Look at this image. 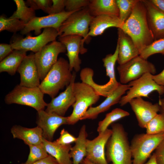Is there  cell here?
I'll return each instance as SVG.
<instances>
[{
  "mask_svg": "<svg viewBox=\"0 0 164 164\" xmlns=\"http://www.w3.org/2000/svg\"><path fill=\"white\" fill-rule=\"evenodd\" d=\"M17 71L20 75V85L28 87H39L40 79L35 61L34 53H31L25 56Z\"/></svg>",
  "mask_w": 164,
  "mask_h": 164,
  "instance_id": "ac0fdd59",
  "label": "cell"
},
{
  "mask_svg": "<svg viewBox=\"0 0 164 164\" xmlns=\"http://www.w3.org/2000/svg\"><path fill=\"white\" fill-rule=\"evenodd\" d=\"M26 52L14 50L0 62V72H6L11 75H14L23 59Z\"/></svg>",
  "mask_w": 164,
  "mask_h": 164,
  "instance_id": "83f0119b",
  "label": "cell"
},
{
  "mask_svg": "<svg viewBox=\"0 0 164 164\" xmlns=\"http://www.w3.org/2000/svg\"><path fill=\"white\" fill-rule=\"evenodd\" d=\"M87 7L91 14L94 17L108 15L119 17V10L115 0H90Z\"/></svg>",
  "mask_w": 164,
  "mask_h": 164,
  "instance_id": "484cf974",
  "label": "cell"
},
{
  "mask_svg": "<svg viewBox=\"0 0 164 164\" xmlns=\"http://www.w3.org/2000/svg\"><path fill=\"white\" fill-rule=\"evenodd\" d=\"M49 15L60 13L65 11V0H52Z\"/></svg>",
  "mask_w": 164,
  "mask_h": 164,
  "instance_id": "f35d334b",
  "label": "cell"
},
{
  "mask_svg": "<svg viewBox=\"0 0 164 164\" xmlns=\"http://www.w3.org/2000/svg\"><path fill=\"white\" fill-rule=\"evenodd\" d=\"M150 1L157 9L164 12V0H151Z\"/></svg>",
  "mask_w": 164,
  "mask_h": 164,
  "instance_id": "ee69618b",
  "label": "cell"
},
{
  "mask_svg": "<svg viewBox=\"0 0 164 164\" xmlns=\"http://www.w3.org/2000/svg\"><path fill=\"white\" fill-rule=\"evenodd\" d=\"M77 139V138L63 128L61 131L60 137L54 141L59 144L66 145L75 142Z\"/></svg>",
  "mask_w": 164,
  "mask_h": 164,
  "instance_id": "74e56055",
  "label": "cell"
},
{
  "mask_svg": "<svg viewBox=\"0 0 164 164\" xmlns=\"http://www.w3.org/2000/svg\"><path fill=\"white\" fill-rule=\"evenodd\" d=\"M111 127L112 133L105 146L107 162L113 164H132L130 144L123 126L113 123Z\"/></svg>",
  "mask_w": 164,
  "mask_h": 164,
  "instance_id": "7a4b0ae2",
  "label": "cell"
},
{
  "mask_svg": "<svg viewBox=\"0 0 164 164\" xmlns=\"http://www.w3.org/2000/svg\"><path fill=\"white\" fill-rule=\"evenodd\" d=\"M31 164H58L56 159L49 155L47 157L37 161Z\"/></svg>",
  "mask_w": 164,
  "mask_h": 164,
  "instance_id": "b9f144b4",
  "label": "cell"
},
{
  "mask_svg": "<svg viewBox=\"0 0 164 164\" xmlns=\"http://www.w3.org/2000/svg\"><path fill=\"white\" fill-rule=\"evenodd\" d=\"M130 87L128 84H122L119 83L112 93L107 97L101 104L95 107H89L80 120L97 118L100 114L106 111L112 105L119 103L123 95Z\"/></svg>",
  "mask_w": 164,
  "mask_h": 164,
  "instance_id": "d6986e66",
  "label": "cell"
},
{
  "mask_svg": "<svg viewBox=\"0 0 164 164\" xmlns=\"http://www.w3.org/2000/svg\"><path fill=\"white\" fill-rule=\"evenodd\" d=\"M117 69L121 84H126L149 73L154 75L156 72L155 66L139 55L126 63L119 65Z\"/></svg>",
  "mask_w": 164,
  "mask_h": 164,
  "instance_id": "30bf717a",
  "label": "cell"
},
{
  "mask_svg": "<svg viewBox=\"0 0 164 164\" xmlns=\"http://www.w3.org/2000/svg\"><path fill=\"white\" fill-rule=\"evenodd\" d=\"M90 2L88 0H65V9L67 11L79 10L87 7Z\"/></svg>",
  "mask_w": 164,
  "mask_h": 164,
  "instance_id": "8d00e7d4",
  "label": "cell"
},
{
  "mask_svg": "<svg viewBox=\"0 0 164 164\" xmlns=\"http://www.w3.org/2000/svg\"><path fill=\"white\" fill-rule=\"evenodd\" d=\"M153 80L159 85L164 87V69L157 75H152Z\"/></svg>",
  "mask_w": 164,
  "mask_h": 164,
  "instance_id": "7bdbcfd3",
  "label": "cell"
},
{
  "mask_svg": "<svg viewBox=\"0 0 164 164\" xmlns=\"http://www.w3.org/2000/svg\"><path fill=\"white\" fill-rule=\"evenodd\" d=\"M43 143L47 153L56 159L58 164H73L70 154L72 147L70 144H59L44 138Z\"/></svg>",
  "mask_w": 164,
  "mask_h": 164,
  "instance_id": "cb8c5ba5",
  "label": "cell"
},
{
  "mask_svg": "<svg viewBox=\"0 0 164 164\" xmlns=\"http://www.w3.org/2000/svg\"><path fill=\"white\" fill-rule=\"evenodd\" d=\"M156 53L164 55V37L154 40L145 47L140 52L139 56L147 60L151 56Z\"/></svg>",
  "mask_w": 164,
  "mask_h": 164,
  "instance_id": "836d02e7",
  "label": "cell"
},
{
  "mask_svg": "<svg viewBox=\"0 0 164 164\" xmlns=\"http://www.w3.org/2000/svg\"><path fill=\"white\" fill-rule=\"evenodd\" d=\"M123 24L116 15H104L94 17L90 25L88 37L101 35L110 27L121 28Z\"/></svg>",
  "mask_w": 164,
  "mask_h": 164,
  "instance_id": "7402d4cb",
  "label": "cell"
},
{
  "mask_svg": "<svg viewBox=\"0 0 164 164\" xmlns=\"http://www.w3.org/2000/svg\"><path fill=\"white\" fill-rule=\"evenodd\" d=\"M130 86L126 95L122 96L119 103L121 106L129 103L132 99L148 97L152 92L156 91L161 95L164 94V87L158 84L152 78V74L145 73L141 77L128 84Z\"/></svg>",
  "mask_w": 164,
  "mask_h": 164,
  "instance_id": "ba28073f",
  "label": "cell"
},
{
  "mask_svg": "<svg viewBox=\"0 0 164 164\" xmlns=\"http://www.w3.org/2000/svg\"><path fill=\"white\" fill-rule=\"evenodd\" d=\"M79 10L65 11L58 14H49L40 17L36 16L26 24L24 28L20 31V33L25 35L34 31L35 34L38 36L41 33L42 29L47 28H54L58 32L62 23L71 14Z\"/></svg>",
  "mask_w": 164,
  "mask_h": 164,
  "instance_id": "7c38bea8",
  "label": "cell"
},
{
  "mask_svg": "<svg viewBox=\"0 0 164 164\" xmlns=\"http://www.w3.org/2000/svg\"><path fill=\"white\" fill-rule=\"evenodd\" d=\"M11 132L14 138L23 140L28 146L39 145L43 143L42 131L38 126L29 128L19 125H15L11 128Z\"/></svg>",
  "mask_w": 164,
  "mask_h": 164,
  "instance_id": "603a6c76",
  "label": "cell"
},
{
  "mask_svg": "<svg viewBox=\"0 0 164 164\" xmlns=\"http://www.w3.org/2000/svg\"><path fill=\"white\" fill-rule=\"evenodd\" d=\"M52 2L50 0H28L26 4L34 10L41 9L48 14Z\"/></svg>",
  "mask_w": 164,
  "mask_h": 164,
  "instance_id": "d590c367",
  "label": "cell"
},
{
  "mask_svg": "<svg viewBox=\"0 0 164 164\" xmlns=\"http://www.w3.org/2000/svg\"><path fill=\"white\" fill-rule=\"evenodd\" d=\"M73 77L70 84L66 89L56 97L52 98L51 101L47 104L46 111L64 116L66 112L72 106L75 101L73 91V85L75 82L76 72H73Z\"/></svg>",
  "mask_w": 164,
  "mask_h": 164,
  "instance_id": "9a60e30c",
  "label": "cell"
},
{
  "mask_svg": "<svg viewBox=\"0 0 164 164\" xmlns=\"http://www.w3.org/2000/svg\"><path fill=\"white\" fill-rule=\"evenodd\" d=\"M138 0H117L119 15V18L124 23L128 19L131 14Z\"/></svg>",
  "mask_w": 164,
  "mask_h": 164,
  "instance_id": "1f68e13d",
  "label": "cell"
},
{
  "mask_svg": "<svg viewBox=\"0 0 164 164\" xmlns=\"http://www.w3.org/2000/svg\"><path fill=\"white\" fill-rule=\"evenodd\" d=\"M87 136L86 126L84 125L80 130L75 145L71 147L70 151V157L73 159L72 164H80L84 157H86Z\"/></svg>",
  "mask_w": 164,
  "mask_h": 164,
  "instance_id": "4316f807",
  "label": "cell"
},
{
  "mask_svg": "<svg viewBox=\"0 0 164 164\" xmlns=\"http://www.w3.org/2000/svg\"><path fill=\"white\" fill-rule=\"evenodd\" d=\"M118 53L117 62L124 64L139 55L140 51L131 37L120 28H118Z\"/></svg>",
  "mask_w": 164,
  "mask_h": 164,
  "instance_id": "44dd1931",
  "label": "cell"
},
{
  "mask_svg": "<svg viewBox=\"0 0 164 164\" xmlns=\"http://www.w3.org/2000/svg\"><path fill=\"white\" fill-rule=\"evenodd\" d=\"M164 139V132L155 135L141 133L135 135L130 144L132 164H144L152 152Z\"/></svg>",
  "mask_w": 164,
  "mask_h": 164,
  "instance_id": "52a82bcc",
  "label": "cell"
},
{
  "mask_svg": "<svg viewBox=\"0 0 164 164\" xmlns=\"http://www.w3.org/2000/svg\"><path fill=\"white\" fill-rule=\"evenodd\" d=\"M112 133L108 128L92 140L87 139V154L85 158L94 164H108L105 156V148Z\"/></svg>",
  "mask_w": 164,
  "mask_h": 164,
  "instance_id": "4fadbf2b",
  "label": "cell"
},
{
  "mask_svg": "<svg viewBox=\"0 0 164 164\" xmlns=\"http://www.w3.org/2000/svg\"><path fill=\"white\" fill-rule=\"evenodd\" d=\"M146 133L155 135L164 132V114H158L146 125Z\"/></svg>",
  "mask_w": 164,
  "mask_h": 164,
  "instance_id": "e575fe53",
  "label": "cell"
},
{
  "mask_svg": "<svg viewBox=\"0 0 164 164\" xmlns=\"http://www.w3.org/2000/svg\"><path fill=\"white\" fill-rule=\"evenodd\" d=\"M154 153L157 164H164V139L155 149Z\"/></svg>",
  "mask_w": 164,
  "mask_h": 164,
  "instance_id": "ab89813d",
  "label": "cell"
},
{
  "mask_svg": "<svg viewBox=\"0 0 164 164\" xmlns=\"http://www.w3.org/2000/svg\"><path fill=\"white\" fill-rule=\"evenodd\" d=\"M26 24L21 20L16 18H7L4 15L0 16V32L6 30L15 33L21 31Z\"/></svg>",
  "mask_w": 164,
  "mask_h": 164,
  "instance_id": "4dcf8cb0",
  "label": "cell"
},
{
  "mask_svg": "<svg viewBox=\"0 0 164 164\" xmlns=\"http://www.w3.org/2000/svg\"><path fill=\"white\" fill-rule=\"evenodd\" d=\"M14 50L11 45L4 43L0 44V61L3 60Z\"/></svg>",
  "mask_w": 164,
  "mask_h": 164,
  "instance_id": "60d3db41",
  "label": "cell"
},
{
  "mask_svg": "<svg viewBox=\"0 0 164 164\" xmlns=\"http://www.w3.org/2000/svg\"><path fill=\"white\" fill-rule=\"evenodd\" d=\"M66 48L60 41L52 42L34 53V59L40 80L42 81L56 63L59 55L65 53Z\"/></svg>",
  "mask_w": 164,
  "mask_h": 164,
  "instance_id": "9c48e42d",
  "label": "cell"
},
{
  "mask_svg": "<svg viewBox=\"0 0 164 164\" xmlns=\"http://www.w3.org/2000/svg\"><path fill=\"white\" fill-rule=\"evenodd\" d=\"M67 117L62 116L42 110L37 111L36 123L42 131L43 138L52 141L56 130L61 125L68 124Z\"/></svg>",
  "mask_w": 164,
  "mask_h": 164,
  "instance_id": "5bb4252c",
  "label": "cell"
},
{
  "mask_svg": "<svg viewBox=\"0 0 164 164\" xmlns=\"http://www.w3.org/2000/svg\"><path fill=\"white\" fill-rule=\"evenodd\" d=\"M14 1L17 9L10 17L20 19L26 24L36 17L35 10L28 7L24 0H14Z\"/></svg>",
  "mask_w": 164,
  "mask_h": 164,
  "instance_id": "f1b7e54d",
  "label": "cell"
},
{
  "mask_svg": "<svg viewBox=\"0 0 164 164\" xmlns=\"http://www.w3.org/2000/svg\"><path fill=\"white\" fill-rule=\"evenodd\" d=\"M120 29L131 37L140 53L154 41L148 24L146 10L142 0H138Z\"/></svg>",
  "mask_w": 164,
  "mask_h": 164,
  "instance_id": "6da1fadb",
  "label": "cell"
},
{
  "mask_svg": "<svg viewBox=\"0 0 164 164\" xmlns=\"http://www.w3.org/2000/svg\"><path fill=\"white\" fill-rule=\"evenodd\" d=\"M30 151L26 161L22 164H31L48 156L43 143L39 145H29Z\"/></svg>",
  "mask_w": 164,
  "mask_h": 164,
  "instance_id": "d6a6232c",
  "label": "cell"
},
{
  "mask_svg": "<svg viewBox=\"0 0 164 164\" xmlns=\"http://www.w3.org/2000/svg\"><path fill=\"white\" fill-rule=\"evenodd\" d=\"M73 77L69 62L61 57L58 59L42 81L39 87L44 94L48 95L53 98L60 90L70 84Z\"/></svg>",
  "mask_w": 164,
  "mask_h": 164,
  "instance_id": "3957f363",
  "label": "cell"
},
{
  "mask_svg": "<svg viewBox=\"0 0 164 164\" xmlns=\"http://www.w3.org/2000/svg\"><path fill=\"white\" fill-rule=\"evenodd\" d=\"M137 119L138 125L145 128L147 124L159 111L158 103L153 104L142 97L132 99L129 102Z\"/></svg>",
  "mask_w": 164,
  "mask_h": 164,
  "instance_id": "e0dca14e",
  "label": "cell"
},
{
  "mask_svg": "<svg viewBox=\"0 0 164 164\" xmlns=\"http://www.w3.org/2000/svg\"><path fill=\"white\" fill-rule=\"evenodd\" d=\"M129 113L120 108H116L106 114L105 118L99 122L97 131L99 133L104 132L109 125L114 122L129 115Z\"/></svg>",
  "mask_w": 164,
  "mask_h": 164,
  "instance_id": "f546056e",
  "label": "cell"
},
{
  "mask_svg": "<svg viewBox=\"0 0 164 164\" xmlns=\"http://www.w3.org/2000/svg\"><path fill=\"white\" fill-rule=\"evenodd\" d=\"M80 164H94L92 162L90 161L86 158H84ZM111 164H113L112 163Z\"/></svg>",
  "mask_w": 164,
  "mask_h": 164,
  "instance_id": "7dc6e473",
  "label": "cell"
},
{
  "mask_svg": "<svg viewBox=\"0 0 164 164\" xmlns=\"http://www.w3.org/2000/svg\"><path fill=\"white\" fill-rule=\"evenodd\" d=\"M83 8L71 14L61 24L58 31L59 36L77 35L83 38L82 45L90 41L88 35L92 15L87 8Z\"/></svg>",
  "mask_w": 164,
  "mask_h": 164,
  "instance_id": "5b68a950",
  "label": "cell"
},
{
  "mask_svg": "<svg viewBox=\"0 0 164 164\" xmlns=\"http://www.w3.org/2000/svg\"><path fill=\"white\" fill-rule=\"evenodd\" d=\"M44 94L39 87H28L19 84L6 95L5 101L7 104H16L29 106L38 111L47 106Z\"/></svg>",
  "mask_w": 164,
  "mask_h": 164,
  "instance_id": "8992f818",
  "label": "cell"
},
{
  "mask_svg": "<svg viewBox=\"0 0 164 164\" xmlns=\"http://www.w3.org/2000/svg\"><path fill=\"white\" fill-rule=\"evenodd\" d=\"M59 41L65 46L67 53L66 55L69 60L70 69L72 71L78 72L80 69L81 60L79 54H83L87 52V49H84L82 45L83 38L77 35H70L59 36Z\"/></svg>",
  "mask_w": 164,
  "mask_h": 164,
  "instance_id": "2e32d148",
  "label": "cell"
},
{
  "mask_svg": "<svg viewBox=\"0 0 164 164\" xmlns=\"http://www.w3.org/2000/svg\"><path fill=\"white\" fill-rule=\"evenodd\" d=\"M73 91L75 101L71 114L68 116L67 123L73 125L80 120L89 107L99 100L100 96L93 88L84 82H75Z\"/></svg>",
  "mask_w": 164,
  "mask_h": 164,
  "instance_id": "277c9868",
  "label": "cell"
},
{
  "mask_svg": "<svg viewBox=\"0 0 164 164\" xmlns=\"http://www.w3.org/2000/svg\"><path fill=\"white\" fill-rule=\"evenodd\" d=\"M144 164H157L154 153L151 156L148 161Z\"/></svg>",
  "mask_w": 164,
  "mask_h": 164,
  "instance_id": "bcb514c9",
  "label": "cell"
},
{
  "mask_svg": "<svg viewBox=\"0 0 164 164\" xmlns=\"http://www.w3.org/2000/svg\"><path fill=\"white\" fill-rule=\"evenodd\" d=\"M58 36V32L56 29L51 28H46L38 36H28L25 38H18L10 44L14 50L26 52L31 51L35 53L39 51L49 43L56 40Z\"/></svg>",
  "mask_w": 164,
  "mask_h": 164,
  "instance_id": "8fae6325",
  "label": "cell"
},
{
  "mask_svg": "<svg viewBox=\"0 0 164 164\" xmlns=\"http://www.w3.org/2000/svg\"><path fill=\"white\" fill-rule=\"evenodd\" d=\"M158 104L160 108L159 111L164 114V98H159Z\"/></svg>",
  "mask_w": 164,
  "mask_h": 164,
  "instance_id": "f6af8a7d",
  "label": "cell"
},
{
  "mask_svg": "<svg viewBox=\"0 0 164 164\" xmlns=\"http://www.w3.org/2000/svg\"><path fill=\"white\" fill-rule=\"evenodd\" d=\"M142 1L146 10L148 24L154 40L164 37V12L157 9L150 0Z\"/></svg>",
  "mask_w": 164,
  "mask_h": 164,
  "instance_id": "ffe728a7",
  "label": "cell"
},
{
  "mask_svg": "<svg viewBox=\"0 0 164 164\" xmlns=\"http://www.w3.org/2000/svg\"><path fill=\"white\" fill-rule=\"evenodd\" d=\"M118 53V46L117 43L114 53L108 54L102 59L106 75L109 78V81L103 84V86L105 90L109 94L117 88L119 83L116 80L115 73V65L117 61Z\"/></svg>",
  "mask_w": 164,
  "mask_h": 164,
  "instance_id": "d4e9b609",
  "label": "cell"
}]
</instances>
